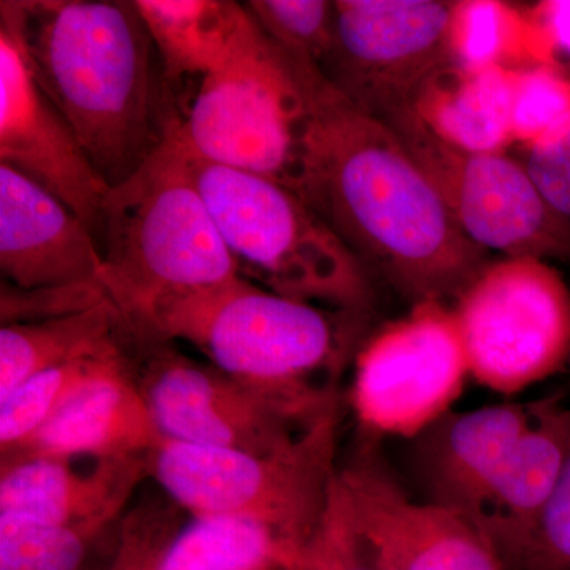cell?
Here are the masks:
<instances>
[{"instance_id": "obj_12", "label": "cell", "mask_w": 570, "mask_h": 570, "mask_svg": "<svg viewBox=\"0 0 570 570\" xmlns=\"http://www.w3.org/2000/svg\"><path fill=\"white\" fill-rule=\"evenodd\" d=\"M142 348L135 370L157 430L167 441L243 452L291 448L325 415L285 406L212 363L181 354L171 343H135Z\"/></svg>"}, {"instance_id": "obj_2", "label": "cell", "mask_w": 570, "mask_h": 570, "mask_svg": "<svg viewBox=\"0 0 570 570\" xmlns=\"http://www.w3.org/2000/svg\"><path fill=\"white\" fill-rule=\"evenodd\" d=\"M40 88L110 187L130 178L181 115L135 2L7 0Z\"/></svg>"}, {"instance_id": "obj_9", "label": "cell", "mask_w": 570, "mask_h": 570, "mask_svg": "<svg viewBox=\"0 0 570 570\" xmlns=\"http://www.w3.org/2000/svg\"><path fill=\"white\" fill-rule=\"evenodd\" d=\"M434 184L460 230L504 257L570 262V228L543 200L521 160L453 148L414 110L385 121Z\"/></svg>"}, {"instance_id": "obj_18", "label": "cell", "mask_w": 570, "mask_h": 570, "mask_svg": "<svg viewBox=\"0 0 570 570\" xmlns=\"http://www.w3.org/2000/svg\"><path fill=\"white\" fill-rule=\"evenodd\" d=\"M535 403L449 412L414 441V468L426 501L472 519L493 480L530 430Z\"/></svg>"}, {"instance_id": "obj_1", "label": "cell", "mask_w": 570, "mask_h": 570, "mask_svg": "<svg viewBox=\"0 0 570 570\" xmlns=\"http://www.w3.org/2000/svg\"><path fill=\"white\" fill-rule=\"evenodd\" d=\"M303 78L309 130L299 197L412 306L455 299L487 265L485 250L387 124L348 102L317 67L303 62Z\"/></svg>"}, {"instance_id": "obj_19", "label": "cell", "mask_w": 570, "mask_h": 570, "mask_svg": "<svg viewBox=\"0 0 570 570\" xmlns=\"http://www.w3.org/2000/svg\"><path fill=\"white\" fill-rule=\"evenodd\" d=\"M163 441L138 387L134 360L124 348L89 377L24 448L7 456L129 459L148 456Z\"/></svg>"}, {"instance_id": "obj_25", "label": "cell", "mask_w": 570, "mask_h": 570, "mask_svg": "<svg viewBox=\"0 0 570 570\" xmlns=\"http://www.w3.org/2000/svg\"><path fill=\"white\" fill-rule=\"evenodd\" d=\"M126 348H111L100 355L73 360L63 365L41 371L18 385L10 395L0 400V455L18 452L29 439L52 417L56 411L78 389Z\"/></svg>"}, {"instance_id": "obj_4", "label": "cell", "mask_w": 570, "mask_h": 570, "mask_svg": "<svg viewBox=\"0 0 570 570\" xmlns=\"http://www.w3.org/2000/svg\"><path fill=\"white\" fill-rule=\"evenodd\" d=\"M178 121L130 178L110 187L100 212L102 284L132 337L164 307L239 277L187 167Z\"/></svg>"}, {"instance_id": "obj_24", "label": "cell", "mask_w": 570, "mask_h": 570, "mask_svg": "<svg viewBox=\"0 0 570 570\" xmlns=\"http://www.w3.org/2000/svg\"><path fill=\"white\" fill-rule=\"evenodd\" d=\"M449 47L452 63L468 69L535 66L524 6L502 0H453Z\"/></svg>"}, {"instance_id": "obj_29", "label": "cell", "mask_w": 570, "mask_h": 570, "mask_svg": "<svg viewBox=\"0 0 570 570\" xmlns=\"http://www.w3.org/2000/svg\"><path fill=\"white\" fill-rule=\"evenodd\" d=\"M303 570H374L340 478L333 483L324 517L305 551Z\"/></svg>"}, {"instance_id": "obj_20", "label": "cell", "mask_w": 570, "mask_h": 570, "mask_svg": "<svg viewBox=\"0 0 570 570\" xmlns=\"http://www.w3.org/2000/svg\"><path fill=\"white\" fill-rule=\"evenodd\" d=\"M561 395L538 401L530 430L493 480L472 521L489 539L505 570L531 538L560 480L570 439V404Z\"/></svg>"}, {"instance_id": "obj_22", "label": "cell", "mask_w": 570, "mask_h": 570, "mask_svg": "<svg viewBox=\"0 0 570 570\" xmlns=\"http://www.w3.org/2000/svg\"><path fill=\"white\" fill-rule=\"evenodd\" d=\"M163 63L168 86L219 69L250 22L232 0H135Z\"/></svg>"}, {"instance_id": "obj_32", "label": "cell", "mask_w": 570, "mask_h": 570, "mask_svg": "<svg viewBox=\"0 0 570 570\" xmlns=\"http://www.w3.org/2000/svg\"><path fill=\"white\" fill-rule=\"evenodd\" d=\"M520 149L521 164L543 200L570 228V119L549 137Z\"/></svg>"}, {"instance_id": "obj_6", "label": "cell", "mask_w": 570, "mask_h": 570, "mask_svg": "<svg viewBox=\"0 0 570 570\" xmlns=\"http://www.w3.org/2000/svg\"><path fill=\"white\" fill-rule=\"evenodd\" d=\"M337 426L340 409L291 448L272 453L164 439L149 453V478L187 513L264 524L305 558L340 472Z\"/></svg>"}, {"instance_id": "obj_28", "label": "cell", "mask_w": 570, "mask_h": 570, "mask_svg": "<svg viewBox=\"0 0 570 570\" xmlns=\"http://www.w3.org/2000/svg\"><path fill=\"white\" fill-rule=\"evenodd\" d=\"M512 73L513 145L530 146L570 119V78L547 66H527Z\"/></svg>"}, {"instance_id": "obj_3", "label": "cell", "mask_w": 570, "mask_h": 570, "mask_svg": "<svg viewBox=\"0 0 570 570\" xmlns=\"http://www.w3.org/2000/svg\"><path fill=\"white\" fill-rule=\"evenodd\" d=\"M367 314L287 298L245 277L164 307L140 343L184 341L217 370L307 415L340 404L336 379Z\"/></svg>"}, {"instance_id": "obj_26", "label": "cell", "mask_w": 570, "mask_h": 570, "mask_svg": "<svg viewBox=\"0 0 570 570\" xmlns=\"http://www.w3.org/2000/svg\"><path fill=\"white\" fill-rule=\"evenodd\" d=\"M108 531L0 515V570H96L97 546Z\"/></svg>"}, {"instance_id": "obj_34", "label": "cell", "mask_w": 570, "mask_h": 570, "mask_svg": "<svg viewBox=\"0 0 570 570\" xmlns=\"http://www.w3.org/2000/svg\"><path fill=\"white\" fill-rule=\"evenodd\" d=\"M371 554V551H370ZM371 561H373V568L374 570H395L390 568L389 564H385L384 561L377 560V558H374L373 554H371Z\"/></svg>"}, {"instance_id": "obj_7", "label": "cell", "mask_w": 570, "mask_h": 570, "mask_svg": "<svg viewBox=\"0 0 570 570\" xmlns=\"http://www.w3.org/2000/svg\"><path fill=\"white\" fill-rule=\"evenodd\" d=\"M309 104L303 62L255 24L195 92L176 124L183 148L206 163L236 168L302 194Z\"/></svg>"}, {"instance_id": "obj_8", "label": "cell", "mask_w": 570, "mask_h": 570, "mask_svg": "<svg viewBox=\"0 0 570 570\" xmlns=\"http://www.w3.org/2000/svg\"><path fill=\"white\" fill-rule=\"evenodd\" d=\"M471 377L515 395L566 373L570 284L550 262L502 257L469 281L452 305Z\"/></svg>"}, {"instance_id": "obj_15", "label": "cell", "mask_w": 570, "mask_h": 570, "mask_svg": "<svg viewBox=\"0 0 570 570\" xmlns=\"http://www.w3.org/2000/svg\"><path fill=\"white\" fill-rule=\"evenodd\" d=\"M0 273L21 291L102 283L96 236L69 206L0 164Z\"/></svg>"}, {"instance_id": "obj_35", "label": "cell", "mask_w": 570, "mask_h": 570, "mask_svg": "<svg viewBox=\"0 0 570 570\" xmlns=\"http://www.w3.org/2000/svg\"><path fill=\"white\" fill-rule=\"evenodd\" d=\"M566 374H568V377H569V393H570V360H569L568 367H566Z\"/></svg>"}, {"instance_id": "obj_33", "label": "cell", "mask_w": 570, "mask_h": 570, "mask_svg": "<svg viewBox=\"0 0 570 570\" xmlns=\"http://www.w3.org/2000/svg\"><path fill=\"white\" fill-rule=\"evenodd\" d=\"M530 22L535 66H547L570 78V0H540L524 6Z\"/></svg>"}, {"instance_id": "obj_21", "label": "cell", "mask_w": 570, "mask_h": 570, "mask_svg": "<svg viewBox=\"0 0 570 570\" xmlns=\"http://www.w3.org/2000/svg\"><path fill=\"white\" fill-rule=\"evenodd\" d=\"M512 69L449 63L415 94L412 110L442 141L468 153H505L512 137Z\"/></svg>"}, {"instance_id": "obj_5", "label": "cell", "mask_w": 570, "mask_h": 570, "mask_svg": "<svg viewBox=\"0 0 570 570\" xmlns=\"http://www.w3.org/2000/svg\"><path fill=\"white\" fill-rule=\"evenodd\" d=\"M183 153L239 276L299 302L373 311V276L299 195L265 176Z\"/></svg>"}, {"instance_id": "obj_31", "label": "cell", "mask_w": 570, "mask_h": 570, "mask_svg": "<svg viewBox=\"0 0 570 570\" xmlns=\"http://www.w3.org/2000/svg\"><path fill=\"white\" fill-rule=\"evenodd\" d=\"M108 298L102 283L67 285V287L21 291L2 283L0 316L2 325L47 321L89 309Z\"/></svg>"}, {"instance_id": "obj_30", "label": "cell", "mask_w": 570, "mask_h": 570, "mask_svg": "<svg viewBox=\"0 0 570 570\" xmlns=\"http://www.w3.org/2000/svg\"><path fill=\"white\" fill-rule=\"evenodd\" d=\"M510 570H570V439L549 504Z\"/></svg>"}, {"instance_id": "obj_16", "label": "cell", "mask_w": 570, "mask_h": 570, "mask_svg": "<svg viewBox=\"0 0 570 570\" xmlns=\"http://www.w3.org/2000/svg\"><path fill=\"white\" fill-rule=\"evenodd\" d=\"M148 459L7 456L0 466V515L75 530H111L121 524L124 508L149 478Z\"/></svg>"}, {"instance_id": "obj_23", "label": "cell", "mask_w": 570, "mask_h": 570, "mask_svg": "<svg viewBox=\"0 0 570 570\" xmlns=\"http://www.w3.org/2000/svg\"><path fill=\"white\" fill-rule=\"evenodd\" d=\"M126 341V322L110 298L67 316L2 325L0 400L41 371L104 354Z\"/></svg>"}, {"instance_id": "obj_17", "label": "cell", "mask_w": 570, "mask_h": 570, "mask_svg": "<svg viewBox=\"0 0 570 570\" xmlns=\"http://www.w3.org/2000/svg\"><path fill=\"white\" fill-rule=\"evenodd\" d=\"M181 515L156 510L121 523L110 570H303L305 558L264 524Z\"/></svg>"}, {"instance_id": "obj_14", "label": "cell", "mask_w": 570, "mask_h": 570, "mask_svg": "<svg viewBox=\"0 0 570 570\" xmlns=\"http://www.w3.org/2000/svg\"><path fill=\"white\" fill-rule=\"evenodd\" d=\"M356 530L374 558L395 570H505L478 524L466 515L415 502L376 461L340 469Z\"/></svg>"}, {"instance_id": "obj_11", "label": "cell", "mask_w": 570, "mask_h": 570, "mask_svg": "<svg viewBox=\"0 0 570 570\" xmlns=\"http://www.w3.org/2000/svg\"><path fill=\"white\" fill-rule=\"evenodd\" d=\"M453 0H335V36L322 75L348 102L385 122L452 63Z\"/></svg>"}, {"instance_id": "obj_27", "label": "cell", "mask_w": 570, "mask_h": 570, "mask_svg": "<svg viewBox=\"0 0 570 570\" xmlns=\"http://www.w3.org/2000/svg\"><path fill=\"white\" fill-rule=\"evenodd\" d=\"M245 7L276 47L321 70L335 36V0H249Z\"/></svg>"}, {"instance_id": "obj_13", "label": "cell", "mask_w": 570, "mask_h": 570, "mask_svg": "<svg viewBox=\"0 0 570 570\" xmlns=\"http://www.w3.org/2000/svg\"><path fill=\"white\" fill-rule=\"evenodd\" d=\"M0 164L39 183L96 236L110 186L33 77L7 0L0 2Z\"/></svg>"}, {"instance_id": "obj_10", "label": "cell", "mask_w": 570, "mask_h": 570, "mask_svg": "<svg viewBox=\"0 0 570 570\" xmlns=\"http://www.w3.org/2000/svg\"><path fill=\"white\" fill-rule=\"evenodd\" d=\"M469 377L452 305L417 303L363 341L352 404L371 433L414 441L452 412Z\"/></svg>"}]
</instances>
